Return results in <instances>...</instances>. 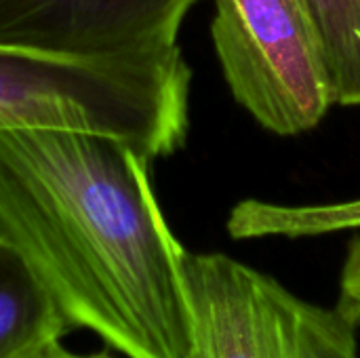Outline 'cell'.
<instances>
[{
    "label": "cell",
    "mask_w": 360,
    "mask_h": 358,
    "mask_svg": "<svg viewBox=\"0 0 360 358\" xmlns=\"http://www.w3.org/2000/svg\"><path fill=\"white\" fill-rule=\"evenodd\" d=\"M211 34L234 99L270 133H306L333 106L304 0H215Z\"/></svg>",
    "instance_id": "4"
},
{
    "label": "cell",
    "mask_w": 360,
    "mask_h": 358,
    "mask_svg": "<svg viewBox=\"0 0 360 358\" xmlns=\"http://www.w3.org/2000/svg\"><path fill=\"white\" fill-rule=\"evenodd\" d=\"M192 72L181 55L86 59L0 42V131H74L118 139L148 160L188 135Z\"/></svg>",
    "instance_id": "2"
},
{
    "label": "cell",
    "mask_w": 360,
    "mask_h": 358,
    "mask_svg": "<svg viewBox=\"0 0 360 358\" xmlns=\"http://www.w3.org/2000/svg\"><path fill=\"white\" fill-rule=\"evenodd\" d=\"M131 146L74 131H0V245L70 329L124 358H190L186 249Z\"/></svg>",
    "instance_id": "1"
},
{
    "label": "cell",
    "mask_w": 360,
    "mask_h": 358,
    "mask_svg": "<svg viewBox=\"0 0 360 358\" xmlns=\"http://www.w3.org/2000/svg\"><path fill=\"white\" fill-rule=\"evenodd\" d=\"M70 325L27 272L0 245V358H36L59 344Z\"/></svg>",
    "instance_id": "6"
},
{
    "label": "cell",
    "mask_w": 360,
    "mask_h": 358,
    "mask_svg": "<svg viewBox=\"0 0 360 358\" xmlns=\"http://www.w3.org/2000/svg\"><path fill=\"white\" fill-rule=\"evenodd\" d=\"M36 358H114L110 352H93V354H80V352H72L68 350L61 342L51 346L49 350H44L40 357Z\"/></svg>",
    "instance_id": "10"
},
{
    "label": "cell",
    "mask_w": 360,
    "mask_h": 358,
    "mask_svg": "<svg viewBox=\"0 0 360 358\" xmlns=\"http://www.w3.org/2000/svg\"><path fill=\"white\" fill-rule=\"evenodd\" d=\"M359 228L360 198L331 205H276L247 198L240 200L228 217L232 238H300Z\"/></svg>",
    "instance_id": "7"
},
{
    "label": "cell",
    "mask_w": 360,
    "mask_h": 358,
    "mask_svg": "<svg viewBox=\"0 0 360 358\" xmlns=\"http://www.w3.org/2000/svg\"><path fill=\"white\" fill-rule=\"evenodd\" d=\"M196 0H0V42L86 59L179 53Z\"/></svg>",
    "instance_id": "5"
},
{
    "label": "cell",
    "mask_w": 360,
    "mask_h": 358,
    "mask_svg": "<svg viewBox=\"0 0 360 358\" xmlns=\"http://www.w3.org/2000/svg\"><path fill=\"white\" fill-rule=\"evenodd\" d=\"M194 321L190 358H360L359 323L293 295L221 253L184 255Z\"/></svg>",
    "instance_id": "3"
},
{
    "label": "cell",
    "mask_w": 360,
    "mask_h": 358,
    "mask_svg": "<svg viewBox=\"0 0 360 358\" xmlns=\"http://www.w3.org/2000/svg\"><path fill=\"white\" fill-rule=\"evenodd\" d=\"M338 308L360 325V241L350 247L342 272V295Z\"/></svg>",
    "instance_id": "9"
},
{
    "label": "cell",
    "mask_w": 360,
    "mask_h": 358,
    "mask_svg": "<svg viewBox=\"0 0 360 358\" xmlns=\"http://www.w3.org/2000/svg\"><path fill=\"white\" fill-rule=\"evenodd\" d=\"M333 103L360 106V0H304Z\"/></svg>",
    "instance_id": "8"
}]
</instances>
